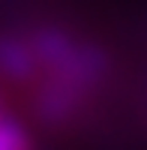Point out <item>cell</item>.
Returning <instances> with one entry per match:
<instances>
[{
    "instance_id": "6da1fadb",
    "label": "cell",
    "mask_w": 147,
    "mask_h": 150,
    "mask_svg": "<svg viewBox=\"0 0 147 150\" xmlns=\"http://www.w3.org/2000/svg\"><path fill=\"white\" fill-rule=\"evenodd\" d=\"M0 150H27V135L18 123L0 117Z\"/></svg>"
},
{
    "instance_id": "7a4b0ae2",
    "label": "cell",
    "mask_w": 147,
    "mask_h": 150,
    "mask_svg": "<svg viewBox=\"0 0 147 150\" xmlns=\"http://www.w3.org/2000/svg\"><path fill=\"white\" fill-rule=\"evenodd\" d=\"M0 117H3V102H0Z\"/></svg>"
}]
</instances>
